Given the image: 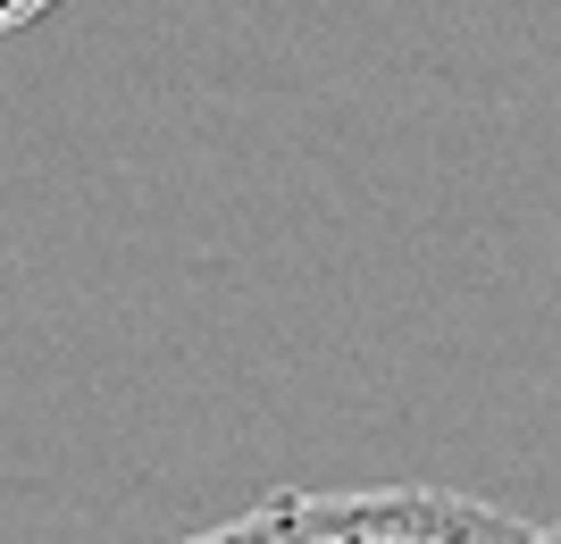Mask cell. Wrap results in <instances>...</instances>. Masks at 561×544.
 <instances>
[{
  "mask_svg": "<svg viewBox=\"0 0 561 544\" xmlns=\"http://www.w3.org/2000/svg\"><path fill=\"white\" fill-rule=\"evenodd\" d=\"M252 511L268 544H528V520L453 486H344V495L285 486Z\"/></svg>",
  "mask_w": 561,
  "mask_h": 544,
  "instance_id": "1",
  "label": "cell"
},
{
  "mask_svg": "<svg viewBox=\"0 0 561 544\" xmlns=\"http://www.w3.org/2000/svg\"><path fill=\"white\" fill-rule=\"evenodd\" d=\"M168 544H268V528H260V511H234L227 528H193V536H168Z\"/></svg>",
  "mask_w": 561,
  "mask_h": 544,
  "instance_id": "2",
  "label": "cell"
},
{
  "mask_svg": "<svg viewBox=\"0 0 561 544\" xmlns=\"http://www.w3.org/2000/svg\"><path fill=\"white\" fill-rule=\"evenodd\" d=\"M528 544H561V520L553 528H528Z\"/></svg>",
  "mask_w": 561,
  "mask_h": 544,
  "instance_id": "3",
  "label": "cell"
}]
</instances>
